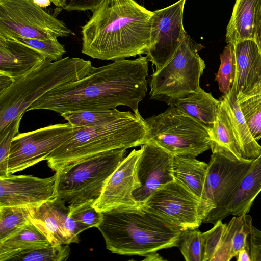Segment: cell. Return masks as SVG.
Segmentation results:
<instances>
[{"mask_svg": "<svg viewBox=\"0 0 261 261\" xmlns=\"http://www.w3.org/2000/svg\"><path fill=\"white\" fill-rule=\"evenodd\" d=\"M253 160L234 161L212 153L201 199L208 212L203 223L215 224L217 216L235 196Z\"/></svg>", "mask_w": 261, "mask_h": 261, "instance_id": "10", "label": "cell"}, {"mask_svg": "<svg viewBox=\"0 0 261 261\" xmlns=\"http://www.w3.org/2000/svg\"><path fill=\"white\" fill-rule=\"evenodd\" d=\"M68 207L69 217L88 228L93 227L97 228L101 222V212L95 208L93 201L69 205Z\"/></svg>", "mask_w": 261, "mask_h": 261, "instance_id": "35", "label": "cell"}, {"mask_svg": "<svg viewBox=\"0 0 261 261\" xmlns=\"http://www.w3.org/2000/svg\"><path fill=\"white\" fill-rule=\"evenodd\" d=\"M51 3H53V4L58 7H61L62 8L63 5V3H64V0H50Z\"/></svg>", "mask_w": 261, "mask_h": 261, "instance_id": "45", "label": "cell"}, {"mask_svg": "<svg viewBox=\"0 0 261 261\" xmlns=\"http://www.w3.org/2000/svg\"><path fill=\"white\" fill-rule=\"evenodd\" d=\"M236 88L232 86L229 92L220 98L229 116L243 156L246 160H253L261 154V145L252 135L240 108Z\"/></svg>", "mask_w": 261, "mask_h": 261, "instance_id": "21", "label": "cell"}, {"mask_svg": "<svg viewBox=\"0 0 261 261\" xmlns=\"http://www.w3.org/2000/svg\"><path fill=\"white\" fill-rule=\"evenodd\" d=\"M258 95H261V80L244 94L237 95V98L249 97Z\"/></svg>", "mask_w": 261, "mask_h": 261, "instance_id": "41", "label": "cell"}, {"mask_svg": "<svg viewBox=\"0 0 261 261\" xmlns=\"http://www.w3.org/2000/svg\"><path fill=\"white\" fill-rule=\"evenodd\" d=\"M186 0L153 11L150 41L146 56L158 70L173 57L187 32L183 26Z\"/></svg>", "mask_w": 261, "mask_h": 261, "instance_id": "13", "label": "cell"}, {"mask_svg": "<svg viewBox=\"0 0 261 261\" xmlns=\"http://www.w3.org/2000/svg\"><path fill=\"white\" fill-rule=\"evenodd\" d=\"M34 2L42 8H45L50 5V0H34Z\"/></svg>", "mask_w": 261, "mask_h": 261, "instance_id": "44", "label": "cell"}, {"mask_svg": "<svg viewBox=\"0 0 261 261\" xmlns=\"http://www.w3.org/2000/svg\"><path fill=\"white\" fill-rule=\"evenodd\" d=\"M74 130V127L67 122L16 135L10 148L8 174H13L46 160L54 150L72 137Z\"/></svg>", "mask_w": 261, "mask_h": 261, "instance_id": "12", "label": "cell"}, {"mask_svg": "<svg viewBox=\"0 0 261 261\" xmlns=\"http://www.w3.org/2000/svg\"><path fill=\"white\" fill-rule=\"evenodd\" d=\"M145 121L149 128L148 141L173 155L196 157L210 149L207 130L174 106Z\"/></svg>", "mask_w": 261, "mask_h": 261, "instance_id": "8", "label": "cell"}, {"mask_svg": "<svg viewBox=\"0 0 261 261\" xmlns=\"http://www.w3.org/2000/svg\"><path fill=\"white\" fill-rule=\"evenodd\" d=\"M94 67L90 60L66 57L45 60L14 80L0 92V130L24 114L32 104L50 90L88 75Z\"/></svg>", "mask_w": 261, "mask_h": 261, "instance_id": "5", "label": "cell"}, {"mask_svg": "<svg viewBox=\"0 0 261 261\" xmlns=\"http://www.w3.org/2000/svg\"><path fill=\"white\" fill-rule=\"evenodd\" d=\"M31 47L42 55L46 60L56 61L62 58L66 53L64 46L57 38L39 39L0 34Z\"/></svg>", "mask_w": 261, "mask_h": 261, "instance_id": "33", "label": "cell"}, {"mask_svg": "<svg viewBox=\"0 0 261 261\" xmlns=\"http://www.w3.org/2000/svg\"><path fill=\"white\" fill-rule=\"evenodd\" d=\"M65 203L57 197L31 208V221L43 230L52 245L77 243L79 234L88 229L69 217Z\"/></svg>", "mask_w": 261, "mask_h": 261, "instance_id": "17", "label": "cell"}, {"mask_svg": "<svg viewBox=\"0 0 261 261\" xmlns=\"http://www.w3.org/2000/svg\"><path fill=\"white\" fill-rule=\"evenodd\" d=\"M148 59L147 56L125 59L94 67L79 80L54 88L36 100L26 112L48 110L61 114L67 112L104 110L126 106L140 115L138 105L147 91Z\"/></svg>", "mask_w": 261, "mask_h": 261, "instance_id": "1", "label": "cell"}, {"mask_svg": "<svg viewBox=\"0 0 261 261\" xmlns=\"http://www.w3.org/2000/svg\"><path fill=\"white\" fill-rule=\"evenodd\" d=\"M152 15L135 0H103L81 27L82 53L113 61L146 54Z\"/></svg>", "mask_w": 261, "mask_h": 261, "instance_id": "2", "label": "cell"}, {"mask_svg": "<svg viewBox=\"0 0 261 261\" xmlns=\"http://www.w3.org/2000/svg\"><path fill=\"white\" fill-rule=\"evenodd\" d=\"M117 109L67 112L60 115L73 126L91 127L105 124L123 115Z\"/></svg>", "mask_w": 261, "mask_h": 261, "instance_id": "28", "label": "cell"}, {"mask_svg": "<svg viewBox=\"0 0 261 261\" xmlns=\"http://www.w3.org/2000/svg\"><path fill=\"white\" fill-rule=\"evenodd\" d=\"M238 261H251L250 256L246 248L242 249L237 256Z\"/></svg>", "mask_w": 261, "mask_h": 261, "instance_id": "42", "label": "cell"}, {"mask_svg": "<svg viewBox=\"0 0 261 261\" xmlns=\"http://www.w3.org/2000/svg\"><path fill=\"white\" fill-rule=\"evenodd\" d=\"M142 149H133L121 161L107 181L100 196L94 203L100 212L116 207H138L133 192L140 186L137 166Z\"/></svg>", "mask_w": 261, "mask_h": 261, "instance_id": "16", "label": "cell"}, {"mask_svg": "<svg viewBox=\"0 0 261 261\" xmlns=\"http://www.w3.org/2000/svg\"><path fill=\"white\" fill-rule=\"evenodd\" d=\"M70 252L69 244H51L46 247L17 255L10 260L64 261L68 259Z\"/></svg>", "mask_w": 261, "mask_h": 261, "instance_id": "34", "label": "cell"}, {"mask_svg": "<svg viewBox=\"0 0 261 261\" xmlns=\"http://www.w3.org/2000/svg\"><path fill=\"white\" fill-rule=\"evenodd\" d=\"M126 153L125 148L108 150L57 172V197L71 205L87 201L94 203Z\"/></svg>", "mask_w": 261, "mask_h": 261, "instance_id": "6", "label": "cell"}, {"mask_svg": "<svg viewBox=\"0 0 261 261\" xmlns=\"http://www.w3.org/2000/svg\"><path fill=\"white\" fill-rule=\"evenodd\" d=\"M259 1L236 0L226 28V43L234 45L245 40L254 41L255 19Z\"/></svg>", "mask_w": 261, "mask_h": 261, "instance_id": "26", "label": "cell"}, {"mask_svg": "<svg viewBox=\"0 0 261 261\" xmlns=\"http://www.w3.org/2000/svg\"><path fill=\"white\" fill-rule=\"evenodd\" d=\"M211 93L200 88L196 91L175 101L172 106L192 118L208 131L214 123L220 105Z\"/></svg>", "mask_w": 261, "mask_h": 261, "instance_id": "24", "label": "cell"}, {"mask_svg": "<svg viewBox=\"0 0 261 261\" xmlns=\"http://www.w3.org/2000/svg\"><path fill=\"white\" fill-rule=\"evenodd\" d=\"M73 135L54 150L46 161L55 172L108 150L141 146L148 140L149 128L141 115L125 111L105 124L74 126Z\"/></svg>", "mask_w": 261, "mask_h": 261, "instance_id": "4", "label": "cell"}, {"mask_svg": "<svg viewBox=\"0 0 261 261\" xmlns=\"http://www.w3.org/2000/svg\"><path fill=\"white\" fill-rule=\"evenodd\" d=\"M31 208L0 207V242L13 235L31 221Z\"/></svg>", "mask_w": 261, "mask_h": 261, "instance_id": "29", "label": "cell"}, {"mask_svg": "<svg viewBox=\"0 0 261 261\" xmlns=\"http://www.w3.org/2000/svg\"><path fill=\"white\" fill-rule=\"evenodd\" d=\"M254 41L261 51V0L257 6L254 28Z\"/></svg>", "mask_w": 261, "mask_h": 261, "instance_id": "40", "label": "cell"}, {"mask_svg": "<svg viewBox=\"0 0 261 261\" xmlns=\"http://www.w3.org/2000/svg\"><path fill=\"white\" fill-rule=\"evenodd\" d=\"M141 148L136 170L140 186L133 192L134 197L140 205L156 190L174 180L173 154L151 141H147Z\"/></svg>", "mask_w": 261, "mask_h": 261, "instance_id": "15", "label": "cell"}, {"mask_svg": "<svg viewBox=\"0 0 261 261\" xmlns=\"http://www.w3.org/2000/svg\"><path fill=\"white\" fill-rule=\"evenodd\" d=\"M59 173L47 178L9 174L0 177V207H36L57 197Z\"/></svg>", "mask_w": 261, "mask_h": 261, "instance_id": "14", "label": "cell"}, {"mask_svg": "<svg viewBox=\"0 0 261 261\" xmlns=\"http://www.w3.org/2000/svg\"><path fill=\"white\" fill-rule=\"evenodd\" d=\"M246 248L251 261H261V230L253 225L247 237Z\"/></svg>", "mask_w": 261, "mask_h": 261, "instance_id": "38", "label": "cell"}, {"mask_svg": "<svg viewBox=\"0 0 261 261\" xmlns=\"http://www.w3.org/2000/svg\"><path fill=\"white\" fill-rule=\"evenodd\" d=\"M45 60L42 55L31 47L0 35V74L13 81Z\"/></svg>", "mask_w": 261, "mask_h": 261, "instance_id": "18", "label": "cell"}, {"mask_svg": "<svg viewBox=\"0 0 261 261\" xmlns=\"http://www.w3.org/2000/svg\"><path fill=\"white\" fill-rule=\"evenodd\" d=\"M260 192L261 154L253 159L251 167L242 179L235 196L217 216L215 223L230 215L240 216L248 213Z\"/></svg>", "mask_w": 261, "mask_h": 261, "instance_id": "20", "label": "cell"}, {"mask_svg": "<svg viewBox=\"0 0 261 261\" xmlns=\"http://www.w3.org/2000/svg\"><path fill=\"white\" fill-rule=\"evenodd\" d=\"M252 220L250 215L234 216L225 224L220 245L211 261H229L246 248Z\"/></svg>", "mask_w": 261, "mask_h": 261, "instance_id": "23", "label": "cell"}, {"mask_svg": "<svg viewBox=\"0 0 261 261\" xmlns=\"http://www.w3.org/2000/svg\"><path fill=\"white\" fill-rule=\"evenodd\" d=\"M208 133L212 153H221L234 161L246 160L243 156L229 116L221 101L215 121Z\"/></svg>", "mask_w": 261, "mask_h": 261, "instance_id": "25", "label": "cell"}, {"mask_svg": "<svg viewBox=\"0 0 261 261\" xmlns=\"http://www.w3.org/2000/svg\"><path fill=\"white\" fill-rule=\"evenodd\" d=\"M101 214L102 220L97 228L107 249L119 255L145 256L176 247L182 229L142 205L116 207Z\"/></svg>", "mask_w": 261, "mask_h": 261, "instance_id": "3", "label": "cell"}, {"mask_svg": "<svg viewBox=\"0 0 261 261\" xmlns=\"http://www.w3.org/2000/svg\"><path fill=\"white\" fill-rule=\"evenodd\" d=\"M103 0H64L62 8L67 11L96 10Z\"/></svg>", "mask_w": 261, "mask_h": 261, "instance_id": "39", "label": "cell"}, {"mask_svg": "<svg viewBox=\"0 0 261 261\" xmlns=\"http://www.w3.org/2000/svg\"><path fill=\"white\" fill-rule=\"evenodd\" d=\"M142 206L181 229L198 228L208 214L201 200L175 180L156 190Z\"/></svg>", "mask_w": 261, "mask_h": 261, "instance_id": "11", "label": "cell"}, {"mask_svg": "<svg viewBox=\"0 0 261 261\" xmlns=\"http://www.w3.org/2000/svg\"><path fill=\"white\" fill-rule=\"evenodd\" d=\"M145 258L143 260H147V261H159V260H164L165 259L163 258L162 256H161L158 253L156 252H153L151 253H149L145 256Z\"/></svg>", "mask_w": 261, "mask_h": 261, "instance_id": "43", "label": "cell"}, {"mask_svg": "<svg viewBox=\"0 0 261 261\" xmlns=\"http://www.w3.org/2000/svg\"><path fill=\"white\" fill-rule=\"evenodd\" d=\"M237 72L233 86L238 95L249 91L261 80V51L253 40L234 45Z\"/></svg>", "mask_w": 261, "mask_h": 261, "instance_id": "19", "label": "cell"}, {"mask_svg": "<svg viewBox=\"0 0 261 261\" xmlns=\"http://www.w3.org/2000/svg\"><path fill=\"white\" fill-rule=\"evenodd\" d=\"M238 101L254 139H261V95L239 97Z\"/></svg>", "mask_w": 261, "mask_h": 261, "instance_id": "32", "label": "cell"}, {"mask_svg": "<svg viewBox=\"0 0 261 261\" xmlns=\"http://www.w3.org/2000/svg\"><path fill=\"white\" fill-rule=\"evenodd\" d=\"M23 114L0 130V177L9 175L8 158L12 141L18 132Z\"/></svg>", "mask_w": 261, "mask_h": 261, "instance_id": "36", "label": "cell"}, {"mask_svg": "<svg viewBox=\"0 0 261 261\" xmlns=\"http://www.w3.org/2000/svg\"><path fill=\"white\" fill-rule=\"evenodd\" d=\"M208 164L196 157L173 155V174L174 180L179 182L201 199L207 175Z\"/></svg>", "mask_w": 261, "mask_h": 261, "instance_id": "27", "label": "cell"}, {"mask_svg": "<svg viewBox=\"0 0 261 261\" xmlns=\"http://www.w3.org/2000/svg\"><path fill=\"white\" fill-rule=\"evenodd\" d=\"M0 34L39 39L75 35L34 0H0Z\"/></svg>", "mask_w": 261, "mask_h": 261, "instance_id": "9", "label": "cell"}, {"mask_svg": "<svg viewBox=\"0 0 261 261\" xmlns=\"http://www.w3.org/2000/svg\"><path fill=\"white\" fill-rule=\"evenodd\" d=\"M225 224L219 220L209 230L202 233L203 261H211L221 242Z\"/></svg>", "mask_w": 261, "mask_h": 261, "instance_id": "37", "label": "cell"}, {"mask_svg": "<svg viewBox=\"0 0 261 261\" xmlns=\"http://www.w3.org/2000/svg\"><path fill=\"white\" fill-rule=\"evenodd\" d=\"M203 47L187 33L171 59L151 75L150 98L171 106L198 90L200 79L205 68L204 61L199 54Z\"/></svg>", "mask_w": 261, "mask_h": 261, "instance_id": "7", "label": "cell"}, {"mask_svg": "<svg viewBox=\"0 0 261 261\" xmlns=\"http://www.w3.org/2000/svg\"><path fill=\"white\" fill-rule=\"evenodd\" d=\"M51 245L43 230L33 222L0 242V261L10 260L14 256Z\"/></svg>", "mask_w": 261, "mask_h": 261, "instance_id": "22", "label": "cell"}, {"mask_svg": "<svg viewBox=\"0 0 261 261\" xmlns=\"http://www.w3.org/2000/svg\"><path fill=\"white\" fill-rule=\"evenodd\" d=\"M220 65L215 80L218 82L220 91L223 95L231 89L235 82L237 67L234 45L227 43L220 54Z\"/></svg>", "mask_w": 261, "mask_h": 261, "instance_id": "30", "label": "cell"}, {"mask_svg": "<svg viewBox=\"0 0 261 261\" xmlns=\"http://www.w3.org/2000/svg\"><path fill=\"white\" fill-rule=\"evenodd\" d=\"M176 247L186 261H203L202 232L198 228L182 229Z\"/></svg>", "mask_w": 261, "mask_h": 261, "instance_id": "31", "label": "cell"}]
</instances>
